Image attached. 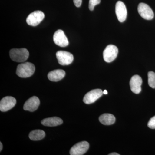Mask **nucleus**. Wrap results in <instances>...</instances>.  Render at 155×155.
<instances>
[{
    "instance_id": "f257e3e1",
    "label": "nucleus",
    "mask_w": 155,
    "mask_h": 155,
    "mask_svg": "<svg viewBox=\"0 0 155 155\" xmlns=\"http://www.w3.org/2000/svg\"><path fill=\"white\" fill-rule=\"evenodd\" d=\"M34 65L29 62H25L19 64L17 66L16 73L19 77L22 78L30 77L35 71Z\"/></svg>"
},
{
    "instance_id": "f03ea898",
    "label": "nucleus",
    "mask_w": 155,
    "mask_h": 155,
    "mask_svg": "<svg viewBox=\"0 0 155 155\" xmlns=\"http://www.w3.org/2000/svg\"><path fill=\"white\" fill-rule=\"evenodd\" d=\"M29 52L26 48H14L10 51V56L11 60L15 62H24L28 59Z\"/></svg>"
},
{
    "instance_id": "7ed1b4c3",
    "label": "nucleus",
    "mask_w": 155,
    "mask_h": 155,
    "mask_svg": "<svg viewBox=\"0 0 155 155\" xmlns=\"http://www.w3.org/2000/svg\"><path fill=\"white\" fill-rule=\"evenodd\" d=\"M118 49L114 45H108L104 50L103 58L107 63H111L117 58L118 54Z\"/></svg>"
},
{
    "instance_id": "20e7f679",
    "label": "nucleus",
    "mask_w": 155,
    "mask_h": 155,
    "mask_svg": "<svg viewBox=\"0 0 155 155\" xmlns=\"http://www.w3.org/2000/svg\"><path fill=\"white\" fill-rule=\"evenodd\" d=\"M58 63L62 66H67L71 64L74 60V57L71 53L66 51H58L56 53Z\"/></svg>"
},
{
    "instance_id": "39448f33",
    "label": "nucleus",
    "mask_w": 155,
    "mask_h": 155,
    "mask_svg": "<svg viewBox=\"0 0 155 155\" xmlns=\"http://www.w3.org/2000/svg\"><path fill=\"white\" fill-rule=\"evenodd\" d=\"M45 18V14L41 11H34L29 14L26 19V22L28 25L35 26L39 24Z\"/></svg>"
},
{
    "instance_id": "423d86ee",
    "label": "nucleus",
    "mask_w": 155,
    "mask_h": 155,
    "mask_svg": "<svg viewBox=\"0 0 155 155\" xmlns=\"http://www.w3.org/2000/svg\"><path fill=\"white\" fill-rule=\"evenodd\" d=\"M137 10L139 14L143 18L146 20H151L153 18L154 13L148 5L143 3H140Z\"/></svg>"
},
{
    "instance_id": "0eeeda50",
    "label": "nucleus",
    "mask_w": 155,
    "mask_h": 155,
    "mask_svg": "<svg viewBox=\"0 0 155 155\" xmlns=\"http://www.w3.org/2000/svg\"><path fill=\"white\" fill-rule=\"evenodd\" d=\"M89 144L87 142L84 141L76 143L71 148L70 150L71 155H82L88 150Z\"/></svg>"
},
{
    "instance_id": "6e6552de",
    "label": "nucleus",
    "mask_w": 155,
    "mask_h": 155,
    "mask_svg": "<svg viewBox=\"0 0 155 155\" xmlns=\"http://www.w3.org/2000/svg\"><path fill=\"white\" fill-rule=\"evenodd\" d=\"M103 92L100 89L93 90L87 93L83 99V102L87 104L95 102L102 96Z\"/></svg>"
},
{
    "instance_id": "1a4fd4ad",
    "label": "nucleus",
    "mask_w": 155,
    "mask_h": 155,
    "mask_svg": "<svg viewBox=\"0 0 155 155\" xmlns=\"http://www.w3.org/2000/svg\"><path fill=\"white\" fill-rule=\"evenodd\" d=\"M53 40L55 44L61 47H65L69 45V41L64 31L59 29L54 34Z\"/></svg>"
},
{
    "instance_id": "9d476101",
    "label": "nucleus",
    "mask_w": 155,
    "mask_h": 155,
    "mask_svg": "<svg viewBox=\"0 0 155 155\" xmlns=\"http://www.w3.org/2000/svg\"><path fill=\"white\" fill-rule=\"evenodd\" d=\"M17 101L15 98L11 96L5 97L0 102V110L2 112H7L14 107Z\"/></svg>"
},
{
    "instance_id": "9b49d317",
    "label": "nucleus",
    "mask_w": 155,
    "mask_h": 155,
    "mask_svg": "<svg viewBox=\"0 0 155 155\" xmlns=\"http://www.w3.org/2000/svg\"><path fill=\"white\" fill-rule=\"evenodd\" d=\"M116 14L119 22H124L127 16V11L124 3L121 1H118L116 5Z\"/></svg>"
},
{
    "instance_id": "f8f14e48",
    "label": "nucleus",
    "mask_w": 155,
    "mask_h": 155,
    "mask_svg": "<svg viewBox=\"0 0 155 155\" xmlns=\"http://www.w3.org/2000/svg\"><path fill=\"white\" fill-rule=\"evenodd\" d=\"M40 102L38 97L33 96L28 99L24 104L23 109L25 110L34 112L36 110L40 105Z\"/></svg>"
},
{
    "instance_id": "ddd939ff",
    "label": "nucleus",
    "mask_w": 155,
    "mask_h": 155,
    "mask_svg": "<svg viewBox=\"0 0 155 155\" xmlns=\"http://www.w3.org/2000/svg\"><path fill=\"white\" fill-rule=\"evenodd\" d=\"M142 79L138 75L132 76L130 81V86L131 91L136 94H138L141 91V85Z\"/></svg>"
},
{
    "instance_id": "4468645a",
    "label": "nucleus",
    "mask_w": 155,
    "mask_h": 155,
    "mask_svg": "<svg viewBox=\"0 0 155 155\" xmlns=\"http://www.w3.org/2000/svg\"><path fill=\"white\" fill-rule=\"evenodd\" d=\"M66 72L62 69H56L49 72L48 77L51 81H58L64 78Z\"/></svg>"
},
{
    "instance_id": "2eb2a0df",
    "label": "nucleus",
    "mask_w": 155,
    "mask_h": 155,
    "mask_svg": "<svg viewBox=\"0 0 155 155\" xmlns=\"http://www.w3.org/2000/svg\"><path fill=\"white\" fill-rule=\"evenodd\" d=\"M41 123L44 126L54 127L61 125L63 123V121L59 117H53L44 119L42 120Z\"/></svg>"
},
{
    "instance_id": "dca6fc26",
    "label": "nucleus",
    "mask_w": 155,
    "mask_h": 155,
    "mask_svg": "<svg viewBox=\"0 0 155 155\" xmlns=\"http://www.w3.org/2000/svg\"><path fill=\"white\" fill-rule=\"evenodd\" d=\"M99 121L103 125H110L115 123L116 118L112 114H105L100 116Z\"/></svg>"
},
{
    "instance_id": "f3484780",
    "label": "nucleus",
    "mask_w": 155,
    "mask_h": 155,
    "mask_svg": "<svg viewBox=\"0 0 155 155\" xmlns=\"http://www.w3.org/2000/svg\"><path fill=\"white\" fill-rule=\"evenodd\" d=\"M45 136V131L41 130H32L29 134V137L31 140L37 141L44 138Z\"/></svg>"
},
{
    "instance_id": "a211bd4d",
    "label": "nucleus",
    "mask_w": 155,
    "mask_h": 155,
    "mask_svg": "<svg viewBox=\"0 0 155 155\" xmlns=\"http://www.w3.org/2000/svg\"><path fill=\"white\" fill-rule=\"evenodd\" d=\"M148 82L149 86L153 88H155V73L150 71L148 73Z\"/></svg>"
},
{
    "instance_id": "6ab92c4d",
    "label": "nucleus",
    "mask_w": 155,
    "mask_h": 155,
    "mask_svg": "<svg viewBox=\"0 0 155 155\" xmlns=\"http://www.w3.org/2000/svg\"><path fill=\"white\" fill-rule=\"evenodd\" d=\"M101 0H89V8L91 11H93L95 6L99 5L101 3Z\"/></svg>"
},
{
    "instance_id": "aec40b11",
    "label": "nucleus",
    "mask_w": 155,
    "mask_h": 155,
    "mask_svg": "<svg viewBox=\"0 0 155 155\" xmlns=\"http://www.w3.org/2000/svg\"><path fill=\"white\" fill-rule=\"evenodd\" d=\"M147 125L150 128L155 129V116L150 119Z\"/></svg>"
},
{
    "instance_id": "412c9836",
    "label": "nucleus",
    "mask_w": 155,
    "mask_h": 155,
    "mask_svg": "<svg viewBox=\"0 0 155 155\" xmlns=\"http://www.w3.org/2000/svg\"><path fill=\"white\" fill-rule=\"evenodd\" d=\"M73 2L76 7L79 8L82 4V0H73Z\"/></svg>"
},
{
    "instance_id": "4be33fe9",
    "label": "nucleus",
    "mask_w": 155,
    "mask_h": 155,
    "mask_svg": "<svg viewBox=\"0 0 155 155\" xmlns=\"http://www.w3.org/2000/svg\"><path fill=\"white\" fill-rule=\"evenodd\" d=\"M3 148V145L2 144V142H0V151H2V150Z\"/></svg>"
},
{
    "instance_id": "5701e85b",
    "label": "nucleus",
    "mask_w": 155,
    "mask_h": 155,
    "mask_svg": "<svg viewBox=\"0 0 155 155\" xmlns=\"http://www.w3.org/2000/svg\"><path fill=\"white\" fill-rule=\"evenodd\" d=\"M110 155H119V154L117 153H111L110 154H109Z\"/></svg>"
},
{
    "instance_id": "b1692460",
    "label": "nucleus",
    "mask_w": 155,
    "mask_h": 155,
    "mask_svg": "<svg viewBox=\"0 0 155 155\" xmlns=\"http://www.w3.org/2000/svg\"><path fill=\"white\" fill-rule=\"evenodd\" d=\"M103 94H108V92L106 90H105L103 91Z\"/></svg>"
}]
</instances>
